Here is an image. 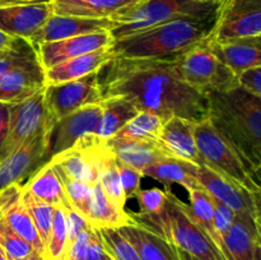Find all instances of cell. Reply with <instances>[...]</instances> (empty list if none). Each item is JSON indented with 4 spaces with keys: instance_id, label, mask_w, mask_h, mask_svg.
<instances>
[{
    "instance_id": "cell-42",
    "label": "cell",
    "mask_w": 261,
    "mask_h": 260,
    "mask_svg": "<svg viewBox=\"0 0 261 260\" xmlns=\"http://www.w3.org/2000/svg\"><path fill=\"white\" fill-rule=\"evenodd\" d=\"M214 204V227H216V231L218 233V236L221 237L222 241H223L224 235L227 233V231L231 227L232 222H233L234 213L231 208H228L227 205H224L221 201L213 199ZM224 245V244H223Z\"/></svg>"
},
{
    "instance_id": "cell-16",
    "label": "cell",
    "mask_w": 261,
    "mask_h": 260,
    "mask_svg": "<svg viewBox=\"0 0 261 260\" xmlns=\"http://www.w3.org/2000/svg\"><path fill=\"white\" fill-rule=\"evenodd\" d=\"M260 219L246 213H236L223 237L227 260H260Z\"/></svg>"
},
{
    "instance_id": "cell-5",
    "label": "cell",
    "mask_w": 261,
    "mask_h": 260,
    "mask_svg": "<svg viewBox=\"0 0 261 260\" xmlns=\"http://www.w3.org/2000/svg\"><path fill=\"white\" fill-rule=\"evenodd\" d=\"M194 137L200 163L244 186L251 193L260 194L261 189L257 176L252 172L236 148L211 124L208 119L196 122Z\"/></svg>"
},
{
    "instance_id": "cell-31",
    "label": "cell",
    "mask_w": 261,
    "mask_h": 260,
    "mask_svg": "<svg viewBox=\"0 0 261 260\" xmlns=\"http://www.w3.org/2000/svg\"><path fill=\"white\" fill-rule=\"evenodd\" d=\"M166 117L148 111H139L125 126H122L114 137V140H140L155 139L166 122Z\"/></svg>"
},
{
    "instance_id": "cell-41",
    "label": "cell",
    "mask_w": 261,
    "mask_h": 260,
    "mask_svg": "<svg viewBox=\"0 0 261 260\" xmlns=\"http://www.w3.org/2000/svg\"><path fill=\"white\" fill-rule=\"evenodd\" d=\"M236 84L244 91L254 94L256 97H261V66H254L246 70H242L241 73L234 75Z\"/></svg>"
},
{
    "instance_id": "cell-48",
    "label": "cell",
    "mask_w": 261,
    "mask_h": 260,
    "mask_svg": "<svg viewBox=\"0 0 261 260\" xmlns=\"http://www.w3.org/2000/svg\"><path fill=\"white\" fill-rule=\"evenodd\" d=\"M13 38L14 37H12V36L7 35V33H4L3 31H0V50H2V48L8 47V46L12 43Z\"/></svg>"
},
{
    "instance_id": "cell-21",
    "label": "cell",
    "mask_w": 261,
    "mask_h": 260,
    "mask_svg": "<svg viewBox=\"0 0 261 260\" xmlns=\"http://www.w3.org/2000/svg\"><path fill=\"white\" fill-rule=\"evenodd\" d=\"M42 66L17 68L0 75V102L18 103L45 88Z\"/></svg>"
},
{
    "instance_id": "cell-20",
    "label": "cell",
    "mask_w": 261,
    "mask_h": 260,
    "mask_svg": "<svg viewBox=\"0 0 261 260\" xmlns=\"http://www.w3.org/2000/svg\"><path fill=\"white\" fill-rule=\"evenodd\" d=\"M212 53L236 75L242 70L261 66L260 37L233 38L216 41L206 40Z\"/></svg>"
},
{
    "instance_id": "cell-28",
    "label": "cell",
    "mask_w": 261,
    "mask_h": 260,
    "mask_svg": "<svg viewBox=\"0 0 261 260\" xmlns=\"http://www.w3.org/2000/svg\"><path fill=\"white\" fill-rule=\"evenodd\" d=\"M93 228H120L127 224H135L137 222L127 213L125 208H120L112 203L102 191L99 184L93 185L91 208L86 219Z\"/></svg>"
},
{
    "instance_id": "cell-17",
    "label": "cell",
    "mask_w": 261,
    "mask_h": 260,
    "mask_svg": "<svg viewBox=\"0 0 261 260\" xmlns=\"http://www.w3.org/2000/svg\"><path fill=\"white\" fill-rule=\"evenodd\" d=\"M112 22L110 18H82L74 15L51 14L42 27L31 37L33 47L38 43L64 40L87 33L110 31Z\"/></svg>"
},
{
    "instance_id": "cell-24",
    "label": "cell",
    "mask_w": 261,
    "mask_h": 260,
    "mask_svg": "<svg viewBox=\"0 0 261 260\" xmlns=\"http://www.w3.org/2000/svg\"><path fill=\"white\" fill-rule=\"evenodd\" d=\"M119 231L134 246L140 260H178L176 247L171 242L140 224H127Z\"/></svg>"
},
{
    "instance_id": "cell-39",
    "label": "cell",
    "mask_w": 261,
    "mask_h": 260,
    "mask_svg": "<svg viewBox=\"0 0 261 260\" xmlns=\"http://www.w3.org/2000/svg\"><path fill=\"white\" fill-rule=\"evenodd\" d=\"M0 247L7 255L8 260L19 259L35 251L27 241L15 233L5 219L0 216Z\"/></svg>"
},
{
    "instance_id": "cell-27",
    "label": "cell",
    "mask_w": 261,
    "mask_h": 260,
    "mask_svg": "<svg viewBox=\"0 0 261 260\" xmlns=\"http://www.w3.org/2000/svg\"><path fill=\"white\" fill-rule=\"evenodd\" d=\"M139 0H51L53 13L82 18H110Z\"/></svg>"
},
{
    "instance_id": "cell-37",
    "label": "cell",
    "mask_w": 261,
    "mask_h": 260,
    "mask_svg": "<svg viewBox=\"0 0 261 260\" xmlns=\"http://www.w3.org/2000/svg\"><path fill=\"white\" fill-rule=\"evenodd\" d=\"M98 184L101 186L102 191L105 193V195L112 203H115L120 208H125L126 196H125L124 190H122L119 173H117L116 157H115L111 150L109 152L103 165H102L101 172H99L98 176Z\"/></svg>"
},
{
    "instance_id": "cell-38",
    "label": "cell",
    "mask_w": 261,
    "mask_h": 260,
    "mask_svg": "<svg viewBox=\"0 0 261 260\" xmlns=\"http://www.w3.org/2000/svg\"><path fill=\"white\" fill-rule=\"evenodd\" d=\"M98 233L105 251L111 260H140L137 250L122 236L119 228H98Z\"/></svg>"
},
{
    "instance_id": "cell-23",
    "label": "cell",
    "mask_w": 261,
    "mask_h": 260,
    "mask_svg": "<svg viewBox=\"0 0 261 260\" xmlns=\"http://www.w3.org/2000/svg\"><path fill=\"white\" fill-rule=\"evenodd\" d=\"M195 124L196 122L184 117L171 116L163 124L158 139L175 154L176 158L200 165V158L194 137Z\"/></svg>"
},
{
    "instance_id": "cell-18",
    "label": "cell",
    "mask_w": 261,
    "mask_h": 260,
    "mask_svg": "<svg viewBox=\"0 0 261 260\" xmlns=\"http://www.w3.org/2000/svg\"><path fill=\"white\" fill-rule=\"evenodd\" d=\"M22 185H9L0 190V216L5 219L10 228L27 241L33 250L45 256V246L37 233L30 214L25 211L20 199Z\"/></svg>"
},
{
    "instance_id": "cell-15",
    "label": "cell",
    "mask_w": 261,
    "mask_h": 260,
    "mask_svg": "<svg viewBox=\"0 0 261 260\" xmlns=\"http://www.w3.org/2000/svg\"><path fill=\"white\" fill-rule=\"evenodd\" d=\"M53 14L51 2L0 5V31L12 37L31 40Z\"/></svg>"
},
{
    "instance_id": "cell-6",
    "label": "cell",
    "mask_w": 261,
    "mask_h": 260,
    "mask_svg": "<svg viewBox=\"0 0 261 260\" xmlns=\"http://www.w3.org/2000/svg\"><path fill=\"white\" fill-rule=\"evenodd\" d=\"M162 237L177 249L200 260H227L213 240L198 223L188 204L181 201L172 191L166 190Z\"/></svg>"
},
{
    "instance_id": "cell-8",
    "label": "cell",
    "mask_w": 261,
    "mask_h": 260,
    "mask_svg": "<svg viewBox=\"0 0 261 260\" xmlns=\"http://www.w3.org/2000/svg\"><path fill=\"white\" fill-rule=\"evenodd\" d=\"M45 88L18 103H10L7 135L0 147V160L19 148L25 142L45 133H50L46 116Z\"/></svg>"
},
{
    "instance_id": "cell-4",
    "label": "cell",
    "mask_w": 261,
    "mask_h": 260,
    "mask_svg": "<svg viewBox=\"0 0 261 260\" xmlns=\"http://www.w3.org/2000/svg\"><path fill=\"white\" fill-rule=\"evenodd\" d=\"M216 13L213 0H139L110 17L109 32L115 41L171 20L216 18Z\"/></svg>"
},
{
    "instance_id": "cell-52",
    "label": "cell",
    "mask_w": 261,
    "mask_h": 260,
    "mask_svg": "<svg viewBox=\"0 0 261 260\" xmlns=\"http://www.w3.org/2000/svg\"><path fill=\"white\" fill-rule=\"evenodd\" d=\"M0 260H8L7 255H5V252L3 251L2 247H0Z\"/></svg>"
},
{
    "instance_id": "cell-46",
    "label": "cell",
    "mask_w": 261,
    "mask_h": 260,
    "mask_svg": "<svg viewBox=\"0 0 261 260\" xmlns=\"http://www.w3.org/2000/svg\"><path fill=\"white\" fill-rule=\"evenodd\" d=\"M84 260H111V257L105 251L98 229L93 228V227H92L91 237H89V244L87 247Z\"/></svg>"
},
{
    "instance_id": "cell-32",
    "label": "cell",
    "mask_w": 261,
    "mask_h": 260,
    "mask_svg": "<svg viewBox=\"0 0 261 260\" xmlns=\"http://www.w3.org/2000/svg\"><path fill=\"white\" fill-rule=\"evenodd\" d=\"M189 199H190V208L194 218L198 221V223L203 227L204 231L208 233V236L213 240L222 254L226 257L224 252V245L221 237L218 236L214 227V204L213 198L206 193L204 189H194L189 191Z\"/></svg>"
},
{
    "instance_id": "cell-14",
    "label": "cell",
    "mask_w": 261,
    "mask_h": 260,
    "mask_svg": "<svg viewBox=\"0 0 261 260\" xmlns=\"http://www.w3.org/2000/svg\"><path fill=\"white\" fill-rule=\"evenodd\" d=\"M112 42L114 38L111 37L109 31H102V32L87 33V35L64 38V40L38 43L35 46V50L40 65L42 66L43 70H47L69 59L111 46Z\"/></svg>"
},
{
    "instance_id": "cell-19",
    "label": "cell",
    "mask_w": 261,
    "mask_h": 260,
    "mask_svg": "<svg viewBox=\"0 0 261 260\" xmlns=\"http://www.w3.org/2000/svg\"><path fill=\"white\" fill-rule=\"evenodd\" d=\"M105 144L114 153L116 160L137 168L142 172L145 167L166 160L176 158L175 154L163 145L158 138L140 140H105Z\"/></svg>"
},
{
    "instance_id": "cell-13",
    "label": "cell",
    "mask_w": 261,
    "mask_h": 260,
    "mask_svg": "<svg viewBox=\"0 0 261 260\" xmlns=\"http://www.w3.org/2000/svg\"><path fill=\"white\" fill-rule=\"evenodd\" d=\"M48 133L25 142L0 160V190L9 185H23L31 175L45 165Z\"/></svg>"
},
{
    "instance_id": "cell-10",
    "label": "cell",
    "mask_w": 261,
    "mask_h": 260,
    "mask_svg": "<svg viewBox=\"0 0 261 260\" xmlns=\"http://www.w3.org/2000/svg\"><path fill=\"white\" fill-rule=\"evenodd\" d=\"M110 149L96 134L82 137L73 147L50 160L66 176L79 183L94 185L98 183L102 165Z\"/></svg>"
},
{
    "instance_id": "cell-35",
    "label": "cell",
    "mask_w": 261,
    "mask_h": 260,
    "mask_svg": "<svg viewBox=\"0 0 261 260\" xmlns=\"http://www.w3.org/2000/svg\"><path fill=\"white\" fill-rule=\"evenodd\" d=\"M50 162V161H48ZM55 171L58 172L59 177H60L61 184H63L64 191L68 198L69 203H70L73 211L81 214L84 219H87L89 213V208H91L92 196H93V185H88V184L79 183V181L73 180L69 176H66L58 166L54 165Z\"/></svg>"
},
{
    "instance_id": "cell-44",
    "label": "cell",
    "mask_w": 261,
    "mask_h": 260,
    "mask_svg": "<svg viewBox=\"0 0 261 260\" xmlns=\"http://www.w3.org/2000/svg\"><path fill=\"white\" fill-rule=\"evenodd\" d=\"M65 221H66V232H68V247L81 232L88 228L89 223L73 209H65Z\"/></svg>"
},
{
    "instance_id": "cell-26",
    "label": "cell",
    "mask_w": 261,
    "mask_h": 260,
    "mask_svg": "<svg viewBox=\"0 0 261 260\" xmlns=\"http://www.w3.org/2000/svg\"><path fill=\"white\" fill-rule=\"evenodd\" d=\"M22 189L50 205L73 209L66 198L60 177L51 162H46L33 175H31L22 185Z\"/></svg>"
},
{
    "instance_id": "cell-30",
    "label": "cell",
    "mask_w": 261,
    "mask_h": 260,
    "mask_svg": "<svg viewBox=\"0 0 261 260\" xmlns=\"http://www.w3.org/2000/svg\"><path fill=\"white\" fill-rule=\"evenodd\" d=\"M101 107V120L96 135L102 140L114 137L139 112V110L124 97H109L102 99Z\"/></svg>"
},
{
    "instance_id": "cell-25",
    "label": "cell",
    "mask_w": 261,
    "mask_h": 260,
    "mask_svg": "<svg viewBox=\"0 0 261 260\" xmlns=\"http://www.w3.org/2000/svg\"><path fill=\"white\" fill-rule=\"evenodd\" d=\"M261 9L232 12L217 18L211 40L224 41L233 38L260 37Z\"/></svg>"
},
{
    "instance_id": "cell-12",
    "label": "cell",
    "mask_w": 261,
    "mask_h": 260,
    "mask_svg": "<svg viewBox=\"0 0 261 260\" xmlns=\"http://www.w3.org/2000/svg\"><path fill=\"white\" fill-rule=\"evenodd\" d=\"M102 107L99 103L88 105L71 112L54 124L48 133L46 161L73 147L82 137L96 134L101 120Z\"/></svg>"
},
{
    "instance_id": "cell-51",
    "label": "cell",
    "mask_w": 261,
    "mask_h": 260,
    "mask_svg": "<svg viewBox=\"0 0 261 260\" xmlns=\"http://www.w3.org/2000/svg\"><path fill=\"white\" fill-rule=\"evenodd\" d=\"M41 2H51V0H0V5L14 4V3H41Z\"/></svg>"
},
{
    "instance_id": "cell-33",
    "label": "cell",
    "mask_w": 261,
    "mask_h": 260,
    "mask_svg": "<svg viewBox=\"0 0 261 260\" xmlns=\"http://www.w3.org/2000/svg\"><path fill=\"white\" fill-rule=\"evenodd\" d=\"M37 54L32 43L24 38L14 37L8 47L0 50V75L17 68L38 66Z\"/></svg>"
},
{
    "instance_id": "cell-9",
    "label": "cell",
    "mask_w": 261,
    "mask_h": 260,
    "mask_svg": "<svg viewBox=\"0 0 261 260\" xmlns=\"http://www.w3.org/2000/svg\"><path fill=\"white\" fill-rule=\"evenodd\" d=\"M97 71L74 81L45 87L43 101L50 129L56 121L81 107L102 101Z\"/></svg>"
},
{
    "instance_id": "cell-29",
    "label": "cell",
    "mask_w": 261,
    "mask_h": 260,
    "mask_svg": "<svg viewBox=\"0 0 261 260\" xmlns=\"http://www.w3.org/2000/svg\"><path fill=\"white\" fill-rule=\"evenodd\" d=\"M190 163L180 158H166L148 166L142 171L143 176H149L160 181L166 186V190H170L171 185L177 184L190 191L194 189H203L200 184L190 173Z\"/></svg>"
},
{
    "instance_id": "cell-34",
    "label": "cell",
    "mask_w": 261,
    "mask_h": 260,
    "mask_svg": "<svg viewBox=\"0 0 261 260\" xmlns=\"http://www.w3.org/2000/svg\"><path fill=\"white\" fill-rule=\"evenodd\" d=\"M20 199H22L23 205H24L25 211L30 214L36 229H37V233L40 236L41 241H42L43 246L46 247L48 236H50L55 206L40 200V199H37L32 194L28 193L27 190H23V189L22 194H20Z\"/></svg>"
},
{
    "instance_id": "cell-43",
    "label": "cell",
    "mask_w": 261,
    "mask_h": 260,
    "mask_svg": "<svg viewBox=\"0 0 261 260\" xmlns=\"http://www.w3.org/2000/svg\"><path fill=\"white\" fill-rule=\"evenodd\" d=\"M217 3V18L232 12L241 10L261 9V0H216Z\"/></svg>"
},
{
    "instance_id": "cell-2",
    "label": "cell",
    "mask_w": 261,
    "mask_h": 260,
    "mask_svg": "<svg viewBox=\"0 0 261 260\" xmlns=\"http://www.w3.org/2000/svg\"><path fill=\"white\" fill-rule=\"evenodd\" d=\"M208 120L233 145L255 175L261 168V97L239 86L228 91H212Z\"/></svg>"
},
{
    "instance_id": "cell-7",
    "label": "cell",
    "mask_w": 261,
    "mask_h": 260,
    "mask_svg": "<svg viewBox=\"0 0 261 260\" xmlns=\"http://www.w3.org/2000/svg\"><path fill=\"white\" fill-rule=\"evenodd\" d=\"M206 40L175 56L178 73L184 82L204 93L228 91L237 86L234 74L212 53Z\"/></svg>"
},
{
    "instance_id": "cell-40",
    "label": "cell",
    "mask_w": 261,
    "mask_h": 260,
    "mask_svg": "<svg viewBox=\"0 0 261 260\" xmlns=\"http://www.w3.org/2000/svg\"><path fill=\"white\" fill-rule=\"evenodd\" d=\"M116 167L120 183H121V188L124 190L126 199L135 198L138 191L140 190L143 173L138 171L137 168L132 167V166L126 165V163L121 162L119 160H116Z\"/></svg>"
},
{
    "instance_id": "cell-53",
    "label": "cell",
    "mask_w": 261,
    "mask_h": 260,
    "mask_svg": "<svg viewBox=\"0 0 261 260\" xmlns=\"http://www.w3.org/2000/svg\"><path fill=\"white\" fill-rule=\"evenodd\" d=\"M213 2H216V0H213Z\"/></svg>"
},
{
    "instance_id": "cell-22",
    "label": "cell",
    "mask_w": 261,
    "mask_h": 260,
    "mask_svg": "<svg viewBox=\"0 0 261 260\" xmlns=\"http://www.w3.org/2000/svg\"><path fill=\"white\" fill-rule=\"evenodd\" d=\"M114 56L115 54L111 50V46H107V47L98 48V50L63 61L47 70H43L46 86L64 83V82L74 81V79L88 75L98 70L105 63H107Z\"/></svg>"
},
{
    "instance_id": "cell-45",
    "label": "cell",
    "mask_w": 261,
    "mask_h": 260,
    "mask_svg": "<svg viewBox=\"0 0 261 260\" xmlns=\"http://www.w3.org/2000/svg\"><path fill=\"white\" fill-rule=\"evenodd\" d=\"M91 231L92 227L89 226L88 228L79 233V236L69 245L64 260H84L87 247L89 244V237H91Z\"/></svg>"
},
{
    "instance_id": "cell-50",
    "label": "cell",
    "mask_w": 261,
    "mask_h": 260,
    "mask_svg": "<svg viewBox=\"0 0 261 260\" xmlns=\"http://www.w3.org/2000/svg\"><path fill=\"white\" fill-rule=\"evenodd\" d=\"M176 251H177L178 260H200V259H198V257L193 256V255L188 254L186 251H182V250L177 249V247H176Z\"/></svg>"
},
{
    "instance_id": "cell-49",
    "label": "cell",
    "mask_w": 261,
    "mask_h": 260,
    "mask_svg": "<svg viewBox=\"0 0 261 260\" xmlns=\"http://www.w3.org/2000/svg\"><path fill=\"white\" fill-rule=\"evenodd\" d=\"M13 260H46V257L43 256L42 254H40V252L32 251L30 255H27V256L19 257V259H13Z\"/></svg>"
},
{
    "instance_id": "cell-11",
    "label": "cell",
    "mask_w": 261,
    "mask_h": 260,
    "mask_svg": "<svg viewBox=\"0 0 261 260\" xmlns=\"http://www.w3.org/2000/svg\"><path fill=\"white\" fill-rule=\"evenodd\" d=\"M190 173L212 198L223 203L234 213H246L260 219V194L251 193L203 163H190Z\"/></svg>"
},
{
    "instance_id": "cell-36",
    "label": "cell",
    "mask_w": 261,
    "mask_h": 260,
    "mask_svg": "<svg viewBox=\"0 0 261 260\" xmlns=\"http://www.w3.org/2000/svg\"><path fill=\"white\" fill-rule=\"evenodd\" d=\"M66 250H68V232H66L65 209L61 206H55L50 236L45 247L46 260H64Z\"/></svg>"
},
{
    "instance_id": "cell-3",
    "label": "cell",
    "mask_w": 261,
    "mask_h": 260,
    "mask_svg": "<svg viewBox=\"0 0 261 260\" xmlns=\"http://www.w3.org/2000/svg\"><path fill=\"white\" fill-rule=\"evenodd\" d=\"M216 18L176 19L145 28L115 40L111 50L115 56L127 59H168L212 35Z\"/></svg>"
},
{
    "instance_id": "cell-1",
    "label": "cell",
    "mask_w": 261,
    "mask_h": 260,
    "mask_svg": "<svg viewBox=\"0 0 261 260\" xmlns=\"http://www.w3.org/2000/svg\"><path fill=\"white\" fill-rule=\"evenodd\" d=\"M102 99L124 97L139 111L193 122L208 119V97L182 81L175 56L127 59L114 56L97 71Z\"/></svg>"
},
{
    "instance_id": "cell-47",
    "label": "cell",
    "mask_w": 261,
    "mask_h": 260,
    "mask_svg": "<svg viewBox=\"0 0 261 260\" xmlns=\"http://www.w3.org/2000/svg\"><path fill=\"white\" fill-rule=\"evenodd\" d=\"M9 106L10 103H4L0 102V147L7 135L8 129V120H9Z\"/></svg>"
}]
</instances>
